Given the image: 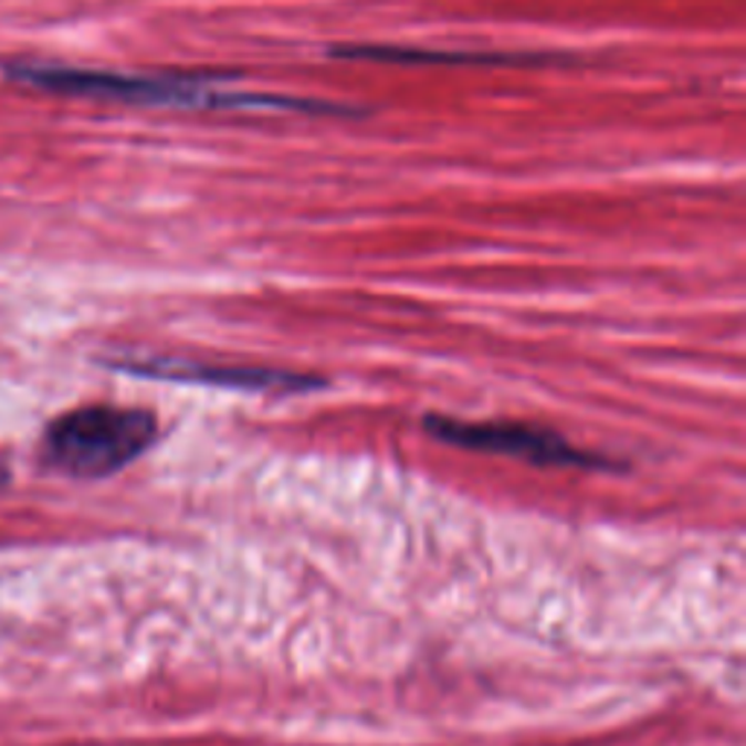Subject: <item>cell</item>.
<instances>
[{
	"instance_id": "5",
	"label": "cell",
	"mask_w": 746,
	"mask_h": 746,
	"mask_svg": "<svg viewBox=\"0 0 746 746\" xmlns=\"http://www.w3.org/2000/svg\"><path fill=\"white\" fill-rule=\"evenodd\" d=\"M7 482V473H3V470H0V484Z\"/></svg>"
},
{
	"instance_id": "2",
	"label": "cell",
	"mask_w": 746,
	"mask_h": 746,
	"mask_svg": "<svg viewBox=\"0 0 746 746\" xmlns=\"http://www.w3.org/2000/svg\"><path fill=\"white\" fill-rule=\"evenodd\" d=\"M158 441V418L126 406H82L48 425L41 458L82 482H97L120 473Z\"/></svg>"
},
{
	"instance_id": "1",
	"label": "cell",
	"mask_w": 746,
	"mask_h": 746,
	"mask_svg": "<svg viewBox=\"0 0 746 746\" xmlns=\"http://www.w3.org/2000/svg\"><path fill=\"white\" fill-rule=\"evenodd\" d=\"M9 80L30 88L67 94V97L105 99L126 105H158V108H208V112H313L347 114L345 105L306 103L292 97H269L251 91L228 88L201 76H140V73L91 71V67L56 65V62H12Z\"/></svg>"
},
{
	"instance_id": "3",
	"label": "cell",
	"mask_w": 746,
	"mask_h": 746,
	"mask_svg": "<svg viewBox=\"0 0 746 746\" xmlns=\"http://www.w3.org/2000/svg\"><path fill=\"white\" fill-rule=\"evenodd\" d=\"M425 432L434 441L450 443L458 450L493 452L528 461L534 466H578V470H610L612 461L601 452L578 450L563 434L543 429V425L516 423V420H455L443 414H429L423 420Z\"/></svg>"
},
{
	"instance_id": "4",
	"label": "cell",
	"mask_w": 746,
	"mask_h": 746,
	"mask_svg": "<svg viewBox=\"0 0 746 746\" xmlns=\"http://www.w3.org/2000/svg\"><path fill=\"white\" fill-rule=\"evenodd\" d=\"M108 365L126 374L153 379H172V382H201V386L240 388V391L265 393H301L324 388L322 377H306L292 370L274 368H225V365H204L190 359H164V356H114Z\"/></svg>"
}]
</instances>
